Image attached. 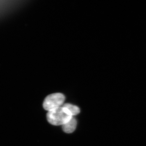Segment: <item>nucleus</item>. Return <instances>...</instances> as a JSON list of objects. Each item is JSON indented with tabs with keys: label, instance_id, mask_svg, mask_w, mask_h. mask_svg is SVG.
Listing matches in <instances>:
<instances>
[{
	"label": "nucleus",
	"instance_id": "nucleus-1",
	"mask_svg": "<svg viewBox=\"0 0 146 146\" xmlns=\"http://www.w3.org/2000/svg\"><path fill=\"white\" fill-rule=\"evenodd\" d=\"M72 117L68 110L63 106L50 110L47 114L48 121L54 125H63Z\"/></svg>",
	"mask_w": 146,
	"mask_h": 146
},
{
	"label": "nucleus",
	"instance_id": "nucleus-2",
	"mask_svg": "<svg viewBox=\"0 0 146 146\" xmlns=\"http://www.w3.org/2000/svg\"><path fill=\"white\" fill-rule=\"evenodd\" d=\"M65 100L63 94L55 93L49 95L45 98L43 103V107L48 111L52 110L60 107Z\"/></svg>",
	"mask_w": 146,
	"mask_h": 146
},
{
	"label": "nucleus",
	"instance_id": "nucleus-3",
	"mask_svg": "<svg viewBox=\"0 0 146 146\" xmlns=\"http://www.w3.org/2000/svg\"><path fill=\"white\" fill-rule=\"evenodd\" d=\"M76 125V120L72 117L68 122L62 125V129L65 133H72L75 130Z\"/></svg>",
	"mask_w": 146,
	"mask_h": 146
},
{
	"label": "nucleus",
	"instance_id": "nucleus-4",
	"mask_svg": "<svg viewBox=\"0 0 146 146\" xmlns=\"http://www.w3.org/2000/svg\"><path fill=\"white\" fill-rule=\"evenodd\" d=\"M63 107L65 108L68 110V111L72 117L73 116L78 115L80 112V110L79 108L77 106L73 105L66 104L63 106Z\"/></svg>",
	"mask_w": 146,
	"mask_h": 146
}]
</instances>
